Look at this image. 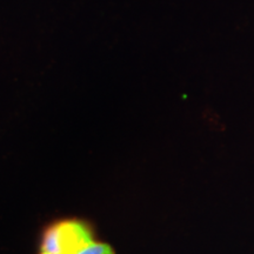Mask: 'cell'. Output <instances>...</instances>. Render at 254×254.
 Masks as SVG:
<instances>
[{"instance_id": "obj_2", "label": "cell", "mask_w": 254, "mask_h": 254, "mask_svg": "<svg viewBox=\"0 0 254 254\" xmlns=\"http://www.w3.org/2000/svg\"><path fill=\"white\" fill-rule=\"evenodd\" d=\"M77 254H114L112 247L104 243H91Z\"/></svg>"}, {"instance_id": "obj_3", "label": "cell", "mask_w": 254, "mask_h": 254, "mask_svg": "<svg viewBox=\"0 0 254 254\" xmlns=\"http://www.w3.org/2000/svg\"><path fill=\"white\" fill-rule=\"evenodd\" d=\"M40 254H43V253H40Z\"/></svg>"}, {"instance_id": "obj_1", "label": "cell", "mask_w": 254, "mask_h": 254, "mask_svg": "<svg viewBox=\"0 0 254 254\" xmlns=\"http://www.w3.org/2000/svg\"><path fill=\"white\" fill-rule=\"evenodd\" d=\"M92 232L84 222L64 220L49 227L41 241L43 254H77L91 243Z\"/></svg>"}]
</instances>
